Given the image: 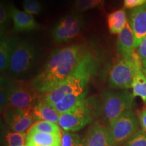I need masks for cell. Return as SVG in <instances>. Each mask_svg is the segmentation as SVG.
Masks as SVG:
<instances>
[{
	"label": "cell",
	"instance_id": "16",
	"mask_svg": "<svg viewBox=\"0 0 146 146\" xmlns=\"http://www.w3.org/2000/svg\"><path fill=\"white\" fill-rule=\"evenodd\" d=\"M32 112L35 122L45 120L52 122L58 125L60 114L52 105L45 101L39 100L32 108Z\"/></svg>",
	"mask_w": 146,
	"mask_h": 146
},
{
	"label": "cell",
	"instance_id": "2",
	"mask_svg": "<svg viewBox=\"0 0 146 146\" xmlns=\"http://www.w3.org/2000/svg\"><path fill=\"white\" fill-rule=\"evenodd\" d=\"M96 66L94 56L87 52L71 75L52 90L40 94L39 100L54 105L68 94L87 92V85L95 73Z\"/></svg>",
	"mask_w": 146,
	"mask_h": 146
},
{
	"label": "cell",
	"instance_id": "20",
	"mask_svg": "<svg viewBox=\"0 0 146 146\" xmlns=\"http://www.w3.org/2000/svg\"><path fill=\"white\" fill-rule=\"evenodd\" d=\"M131 88L133 96L139 97L144 102H146V76L143 70L135 74Z\"/></svg>",
	"mask_w": 146,
	"mask_h": 146
},
{
	"label": "cell",
	"instance_id": "31",
	"mask_svg": "<svg viewBox=\"0 0 146 146\" xmlns=\"http://www.w3.org/2000/svg\"><path fill=\"white\" fill-rule=\"evenodd\" d=\"M139 120L140 125L141 126L142 131L146 134V108L143 109L140 112L139 116Z\"/></svg>",
	"mask_w": 146,
	"mask_h": 146
},
{
	"label": "cell",
	"instance_id": "19",
	"mask_svg": "<svg viewBox=\"0 0 146 146\" xmlns=\"http://www.w3.org/2000/svg\"><path fill=\"white\" fill-rule=\"evenodd\" d=\"M15 38L12 36L1 35L0 41V70L1 72L7 71L9 61L12 54L13 43Z\"/></svg>",
	"mask_w": 146,
	"mask_h": 146
},
{
	"label": "cell",
	"instance_id": "25",
	"mask_svg": "<svg viewBox=\"0 0 146 146\" xmlns=\"http://www.w3.org/2000/svg\"><path fill=\"white\" fill-rule=\"evenodd\" d=\"M10 18L9 5H6L4 2L1 1L0 3V30L1 35L8 26V21Z\"/></svg>",
	"mask_w": 146,
	"mask_h": 146
},
{
	"label": "cell",
	"instance_id": "9",
	"mask_svg": "<svg viewBox=\"0 0 146 146\" xmlns=\"http://www.w3.org/2000/svg\"><path fill=\"white\" fill-rule=\"evenodd\" d=\"M115 145L127 142L137 131L138 120L132 110L126 112L110 124Z\"/></svg>",
	"mask_w": 146,
	"mask_h": 146
},
{
	"label": "cell",
	"instance_id": "24",
	"mask_svg": "<svg viewBox=\"0 0 146 146\" xmlns=\"http://www.w3.org/2000/svg\"><path fill=\"white\" fill-rule=\"evenodd\" d=\"M27 135L26 133L10 132L8 133L6 139L8 146H25Z\"/></svg>",
	"mask_w": 146,
	"mask_h": 146
},
{
	"label": "cell",
	"instance_id": "32",
	"mask_svg": "<svg viewBox=\"0 0 146 146\" xmlns=\"http://www.w3.org/2000/svg\"><path fill=\"white\" fill-rule=\"evenodd\" d=\"M75 146H84L83 141H82L81 140H80V141H78L77 143H76Z\"/></svg>",
	"mask_w": 146,
	"mask_h": 146
},
{
	"label": "cell",
	"instance_id": "11",
	"mask_svg": "<svg viewBox=\"0 0 146 146\" xmlns=\"http://www.w3.org/2000/svg\"><path fill=\"white\" fill-rule=\"evenodd\" d=\"M83 141L84 146L115 145L110 127L98 123L91 126Z\"/></svg>",
	"mask_w": 146,
	"mask_h": 146
},
{
	"label": "cell",
	"instance_id": "30",
	"mask_svg": "<svg viewBox=\"0 0 146 146\" xmlns=\"http://www.w3.org/2000/svg\"><path fill=\"white\" fill-rule=\"evenodd\" d=\"M146 3V0H124V7L127 9H135Z\"/></svg>",
	"mask_w": 146,
	"mask_h": 146
},
{
	"label": "cell",
	"instance_id": "13",
	"mask_svg": "<svg viewBox=\"0 0 146 146\" xmlns=\"http://www.w3.org/2000/svg\"><path fill=\"white\" fill-rule=\"evenodd\" d=\"M9 11L15 31H31L37 30L41 27V25L35 20L33 15L26 13L25 11L18 10L15 5H9Z\"/></svg>",
	"mask_w": 146,
	"mask_h": 146
},
{
	"label": "cell",
	"instance_id": "23",
	"mask_svg": "<svg viewBox=\"0 0 146 146\" xmlns=\"http://www.w3.org/2000/svg\"><path fill=\"white\" fill-rule=\"evenodd\" d=\"M24 11L31 15H37L43 11V5L39 0H23Z\"/></svg>",
	"mask_w": 146,
	"mask_h": 146
},
{
	"label": "cell",
	"instance_id": "5",
	"mask_svg": "<svg viewBox=\"0 0 146 146\" xmlns=\"http://www.w3.org/2000/svg\"><path fill=\"white\" fill-rule=\"evenodd\" d=\"M134 98L128 91H107L103 94L100 102V110L102 118L111 124L122 115L131 110Z\"/></svg>",
	"mask_w": 146,
	"mask_h": 146
},
{
	"label": "cell",
	"instance_id": "22",
	"mask_svg": "<svg viewBox=\"0 0 146 146\" xmlns=\"http://www.w3.org/2000/svg\"><path fill=\"white\" fill-rule=\"evenodd\" d=\"M104 0H74V7L78 12H85L102 6Z\"/></svg>",
	"mask_w": 146,
	"mask_h": 146
},
{
	"label": "cell",
	"instance_id": "10",
	"mask_svg": "<svg viewBox=\"0 0 146 146\" xmlns=\"http://www.w3.org/2000/svg\"><path fill=\"white\" fill-rule=\"evenodd\" d=\"M3 118L12 132L25 133L35 122L32 108H8L4 110Z\"/></svg>",
	"mask_w": 146,
	"mask_h": 146
},
{
	"label": "cell",
	"instance_id": "1",
	"mask_svg": "<svg viewBox=\"0 0 146 146\" xmlns=\"http://www.w3.org/2000/svg\"><path fill=\"white\" fill-rule=\"evenodd\" d=\"M87 52L78 45L56 49L31 84L39 94L52 90L71 75Z\"/></svg>",
	"mask_w": 146,
	"mask_h": 146
},
{
	"label": "cell",
	"instance_id": "26",
	"mask_svg": "<svg viewBox=\"0 0 146 146\" xmlns=\"http://www.w3.org/2000/svg\"><path fill=\"white\" fill-rule=\"evenodd\" d=\"M80 140V137L75 133L66 131L62 132L61 146H75Z\"/></svg>",
	"mask_w": 146,
	"mask_h": 146
},
{
	"label": "cell",
	"instance_id": "27",
	"mask_svg": "<svg viewBox=\"0 0 146 146\" xmlns=\"http://www.w3.org/2000/svg\"><path fill=\"white\" fill-rule=\"evenodd\" d=\"M125 146H146V134L143 131H137L126 142Z\"/></svg>",
	"mask_w": 146,
	"mask_h": 146
},
{
	"label": "cell",
	"instance_id": "7",
	"mask_svg": "<svg viewBox=\"0 0 146 146\" xmlns=\"http://www.w3.org/2000/svg\"><path fill=\"white\" fill-rule=\"evenodd\" d=\"M92 121V113L84 100L68 112L60 115L58 125L63 131L76 132Z\"/></svg>",
	"mask_w": 146,
	"mask_h": 146
},
{
	"label": "cell",
	"instance_id": "33",
	"mask_svg": "<svg viewBox=\"0 0 146 146\" xmlns=\"http://www.w3.org/2000/svg\"><path fill=\"white\" fill-rule=\"evenodd\" d=\"M143 72L144 74H145V75L146 76V70H143Z\"/></svg>",
	"mask_w": 146,
	"mask_h": 146
},
{
	"label": "cell",
	"instance_id": "6",
	"mask_svg": "<svg viewBox=\"0 0 146 146\" xmlns=\"http://www.w3.org/2000/svg\"><path fill=\"white\" fill-rule=\"evenodd\" d=\"M5 82L7 88L6 108H33L39 101L40 94L31 83L8 78H5Z\"/></svg>",
	"mask_w": 146,
	"mask_h": 146
},
{
	"label": "cell",
	"instance_id": "29",
	"mask_svg": "<svg viewBox=\"0 0 146 146\" xmlns=\"http://www.w3.org/2000/svg\"><path fill=\"white\" fill-rule=\"evenodd\" d=\"M137 54L141 60L143 70H146V36L137 47Z\"/></svg>",
	"mask_w": 146,
	"mask_h": 146
},
{
	"label": "cell",
	"instance_id": "4",
	"mask_svg": "<svg viewBox=\"0 0 146 146\" xmlns=\"http://www.w3.org/2000/svg\"><path fill=\"white\" fill-rule=\"evenodd\" d=\"M143 70V66L137 52L134 51L130 57L118 60L109 74V85L112 88L127 89L131 88L135 74Z\"/></svg>",
	"mask_w": 146,
	"mask_h": 146
},
{
	"label": "cell",
	"instance_id": "12",
	"mask_svg": "<svg viewBox=\"0 0 146 146\" xmlns=\"http://www.w3.org/2000/svg\"><path fill=\"white\" fill-rule=\"evenodd\" d=\"M129 23L132 29L135 40V48L146 36V3L129 12Z\"/></svg>",
	"mask_w": 146,
	"mask_h": 146
},
{
	"label": "cell",
	"instance_id": "21",
	"mask_svg": "<svg viewBox=\"0 0 146 146\" xmlns=\"http://www.w3.org/2000/svg\"><path fill=\"white\" fill-rule=\"evenodd\" d=\"M29 131L35 132L50 133V134H61L60 127L58 124L50 121L41 120L35 123Z\"/></svg>",
	"mask_w": 146,
	"mask_h": 146
},
{
	"label": "cell",
	"instance_id": "18",
	"mask_svg": "<svg viewBox=\"0 0 146 146\" xmlns=\"http://www.w3.org/2000/svg\"><path fill=\"white\" fill-rule=\"evenodd\" d=\"M128 22L127 13L125 9L114 11L107 16V23L110 33L112 34H119L125 28Z\"/></svg>",
	"mask_w": 146,
	"mask_h": 146
},
{
	"label": "cell",
	"instance_id": "8",
	"mask_svg": "<svg viewBox=\"0 0 146 146\" xmlns=\"http://www.w3.org/2000/svg\"><path fill=\"white\" fill-rule=\"evenodd\" d=\"M83 27L84 21L81 15L76 13L66 14L52 29V37L58 43H66L76 37Z\"/></svg>",
	"mask_w": 146,
	"mask_h": 146
},
{
	"label": "cell",
	"instance_id": "3",
	"mask_svg": "<svg viewBox=\"0 0 146 146\" xmlns=\"http://www.w3.org/2000/svg\"><path fill=\"white\" fill-rule=\"evenodd\" d=\"M37 50L33 43L25 39H14L7 72L13 77L26 75L33 68Z\"/></svg>",
	"mask_w": 146,
	"mask_h": 146
},
{
	"label": "cell",
	"instance_id": "15",
	"mask_svg": "<svg viewBox=\"0 0 146 146\" xmlns=\"http://www.w3.org/2000/svg\"><path fill=\"white\" fill-rule=\"evenodd\" d=\"M61 134H50L28 131L26 146H61Z\"/></svg>",
	"mask_w": 146,
	"mask_h": 146
},
{
	"label": "cell",
	"instance_id": "14",
	"mask_svg": "<svg viewBox=\"0 0 146 146\" xmlns=\"http://www.w3.org/2000/svg\"><path fill=\"white\" fill-rule=\"evenodd\" d=\"M116 47L118 52L123 58L130 57L136 49L134 33L129 22L126 24L123 30L118 34Z\"/></svg>",
	"mask_w": 146,
	"mask_h": 146
},
{
	"label": "cell",
	"instance_id": "17",
	"mask_svg": "<svg viewBox=\"0 0 146 146\" xmlns=\"http://www.w3.org/2000/svg\"><path fill=\"white\" fill-rule=\"evenodd\" d=\"M87 92H76L67 95L52 105L60 114L68 112L85 99Z\"/></svg>",
	"mask_w": 146,
	"mask_h": 146
},
{
	"label": "cell",
	"instance_id": "28",
	"mask_svg": "<svg viewBox=\"0 0 146 146\" xmlns=\"http://www.w3.org/2000/svg\"><path fill=\"white\" fill-rule=\"evenodd\" d=\"M7 106V88L6 82L4 77H1V91H0V106L1 111L6 108Z\"/></svg>",
	"mask_w": 146,
	"mask_h": 146
}]
</instances>
